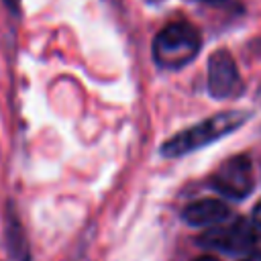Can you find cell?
Wrapping results in <instances>:
<instances>
[{
  "mask_svg": "<svg viewBox=\"0 0 261 261\" xmlns=\"http://www.w3.org/2000/svg\"><path fill=\"white\" fill-rule=\"evenodd\" d=\"M249 118V112L243 110H228V112H220L214 114L173 137H169L163 145H161V153L165 157H181L188 155L196 149H202L218 139H222L224 135L237 130L239 126H243Z\"/></svg>",
  "mask_w": 261,
  "mask_h": 261,
  "instance_id": "cell-1",
  "label": "cell"
},
{
  "mask_svg": "<svg viewBox=\"0 0 261 261\" xmlns=\"http://www.w3.org/2000/svg\"><path fill=\"white\" fill-rule=\"evenodd\" d=\"M202 47L200 33L190 22H171L153 39V59L163 69H179L194 61Z\"/></svg>",
  "mask_w": 261,
  "mask_h": 261,
  "instance_id": "cell-2",
  "label": "cell"
},
{
  "mask_svg": "<svg viewBox=\"0 0 261 261\" xmlns=\"http://www.w3.org/2000/svg\"><path fill=\"white\" fill-rule=\"evenodd\" d=\"M257 241L255 226L249 220H234L230 224H214L198 237V247L204 251H218V253H249Z\"/></svg>",
  "mask_w": 261,
  "mask_h": 261,
  "instance_id": "cell-3",
  "label": "cell"
},
{
  "mask_svg": "<svg viewBox=\"0 0 261 261\" xmlns=\"http://www.w3.org/2000/svg\"><path fill=\"white\" fill-rule=\"evenodd\" d=\"M253 167L247 155L224 159L210 175V188L230 200H243L253 192Z\"/></svg>",
  "mask_w": 261,
  "mask_h": 261,
  "instance_id": "cell-4",
  "label": "cell"
},
{
  "mask_svg": "<svg viewBox=\"0 0 261 261\" xmlns=\"http://www.w3.org/2000/svg\"><path fill=\"white\" fill-rule=\"evenodd\" d=\"M241 88V75L234 57L226 49H216L208 57V92L216 100L234 96Z\"/></svg>",
  "mask_w": 261,
  "mask_h": 261,
  "instance_id": "cell-5",
  "label": "cell"
},
{
  "mask_svg": "<svg viewBox=\"0 0 261 261\" xmlns=\"http://www.w3.org/2000/svg\"><path fill=\"white\" fill-rule=\"evenodd\" d=\"M230 216L228 204L218 198H204L188 204L181 212V218L190 226H214L224 222Z\"/></svg>",
  "mask_w": 261,
  "mask_h": 261,
  "instance_id": "cell-6",
  "label": "cell"
},
{
  "mask_svg": "<svg viewBox=\"0 0 261 261\" xmlns=\"http://www.w3.org/2000/svg\"><path fill=\"white\" fill-rule=\"evenodd\" d=\"M6 243H8V249H10V253L14 255L16 261H29L24 232H22L14 214H10V218L6 220Z\"/></svg>",
  "mask_w": 261,
  "mask_h": 261,
  "instance_id": "cell-7",
  "label": "cell"
},
{
  "mask_svg": "<svg viewBox=\"0 0 261 261\" xmlns=\"http://www.w3.org/2000/svg\"><path fill=\"white\" fill-rule=\"evenodd\" d=\"M241 261H261V251H249Z\"/></svg>",
  "mask_w": 261,
  "mask_h": 261,
  "instance_id": "cell-8",
  "label": "cell"
},
{
  "mask_svg": "<svg viewBox=\"0 0 261 261\" xmlns=\"http://www.w3.org/2000/svg\"><path fill=\"white\" fill-rule=\"evenodd\" d=\"M4 4L8 6L10 12H18V0H4Z\"/></svg>",
  "mask_w": 261,
  "mask_h": 261,
  "instance_id": "cell-9",
  "label": "cell"
},
{
  "mask_svg": "<svg viewBox=\"0 0 261 261\" xmlns=\"http://www.w3.org/2000/svg\"><path fill=\"white\" fill-rule=\"evenodd\" d=\"M194 261H218L214 255H200V257H196Z\"/></svg>",
  "mask_w": 261,
  "mask_h": 261,
  "instance_id": "cell-10",
  "label": "cell"
},
{
  "mask_svg": "<svg viewBox=\"0 0 261 261\" xmlns=\"http://www.w3.org/2000/svg\"><path fill=\"white\" fill-rule=\"evenodd\" d=\"M257 102L261 104V86H259V90H257Z\"/></svg>",
  "mask_w": 261,
  "mask_h": 261,
  "instance_id": "cell-11",
  "label": "cell"
},
{
  "mask_svg": "<svg viewBox=\"0 0 261 261\" xmlns=\"http://www.w3.org/2000/svg\"><path fill=\"white\" fill-rule=\"evenodd\" d=\"M145 2H149V4H159V2H163V0H145Z\"/></svg>",
  "mask_w": 261,
  "mask_h": 261,
  "instance_id": "cell-12",
  "label": "cell"
},
{
  "mask_svg": "<svg viewBox=\"0 0 261 261\" xmlns=\"http://www.w3.org/2000/svg\"><path fill=\"white\" fill-rule=\"evenodd\" d=\"M204 2H218V0H204Z\"/></svg>",
  "mask_w": 261,
  "mask_h": 261,
  "instance_id": "cell-13",
  "label": "cell"
}]
</instances>
